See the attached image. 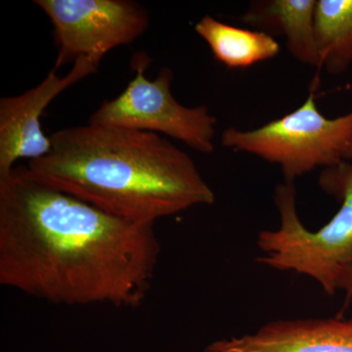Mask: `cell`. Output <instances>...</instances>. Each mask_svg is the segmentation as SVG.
I'll list each match as a JSON object with an SVG mask.
<instances>
[{
	"mask_svg": "<svg viewBox=\"0 0 352 352\" xmlns=\"http://www.w3.org/2000/svg\"><path fill=\"white\" fill-rule=\"evenodd\" d=\"M315 32L319 69L346 73L352 66V0H317Z\"/></svg>",
	"mask_w": 352,
	"mask_h": 352,
	"instance_id": "cell-11",
	"label": "cell"
},
{
	"mask_svg": "<svg viewBox=\"0 0 352 352\" xmlns=\"http://www.w3.org/2000/svg\"><path fill=\"white\" fill-rule=\"evenodd\" d=\"M50 138L48 154L28 164L32 176L113 217L155 226L215 201L191 157L159 134L88 124Z\"/></svg>",
	"mask_w": 352,
	"mask_h": 352,
	"instance_id": "cell-2",
	"label": "cell"
},
{
	"mask_svg": "<svg viewBox=\"0 0 352 352\" xmlns=\"http://www.w3.org/2000/svg\"><path fill=\"white\" fill-rule=\"evenodd\" d=\"M314 90L300 107L263 126L248 131L228 127L222 132V145L277 164L285 182L351 162L352 111L329 119L317 107Z\"/></svg>",
	"mask_w": 352,
	"mask_h": 352,
	"instance_id": "cell-4",
	"label": "cell"
},
{
	"mask_svg": "<svg viewBox=\"0 0 352 352\" xmlns=\"http://www.w3.org/2000/svg\"><path fill=\"white\" fill-rule=\"evenodd\" d=\"M99 64L80 58L66 76H58L53 68L36 87L0 99V178L12 171L18 160L34 161L48 154L50 138L41 124L44 110L65 90L94 74Z\"/></svg>",
	"mask_w": 352,
	"mask_h": 352,
	"instance_id": "cell-7",
	"label": "cell"
},
{
	"mask_svg": "<svg viewBox=\"0 0 352 352\" xmlns=\"http://www.w3.org/2000/svg\"><path fill=\"white\" fill-rule=\"evenodd\" d=\"M132 59L135 75L126 89L112 100L104 101L88 124L163 133L201 154H212L217 120L210 108L187 107L176 100L171 92L173 73L170 68L164 67L150 80L146 76L149 66L146 53H138Z\"/></svg>",
	"mask_w": 352,
	"mask_h": 352,
	"instance_id": "cell-5",
	"label": "cell"
},
{
	"mask_svg": "<svg viewBox=\"0 0 352 352\" xmlns=\"http://www.w3.org/2000/svg\"><path fill=\"white\" fill-rule=\"evenodd\" d=\"M205 352H352V318L276 320L212 342Z\"/></svg>",
	"mask_w": 352,
	"mask_h": 352,
	"instance_id": "cell-8",
	"label": "cell"
},
{
	"mask_svg": "<svg viewBox=\"0 0 352 352\" xmlns=\"http://www.w3.org/2000/svg\"><path fill=\"white\" fill-rule=\"evenodd\" d=\"M161 245L154 226L119 219L48 186L28 166L0 178V283L67 307L145 302Z\"/></svg>",
	"mask_w": 352,
	"mask_h": 352,
	"instance_id": "cell-1",
	"label": "cell"
},
{
	"mask_svg": "<svg viewBox=\"0 0 352 352\" xmlns=\"http://www.w3.org/2000/svg\"><path fill=\"white\" fill-rule=\"evenodd\" d=\"M316 6L317 0H256L250 3L241 22L273 38L281 36L292 56L319 68Z\"/></svg>",
	"mask_w": 352,
	"mask_h": 352,
	"instance_id": "cell-9",
	"label": "cell"
},
{
	"mask_svg": "<svg viewBox=\"0 0 352 352\" xmlns=\"http://www.w3.org/2000/svg\"><path fill=\"white\" fill-rule=\"evenodd\" d=\"M320 188L340 203L337 214L316 231L308 230L296 210L295 183L278 184L274 203L280 215L276 230L258 234V263L314 279L324 293L335 296L342 277L352 270V161L324 168Z\"/></svg>",
	"mask_w": 352,
	"mask_h": 352,
	"instance_id": "cell-3",
	"label": "cell"
},
{
	"mask_svg": "<svg viewBox=\"0 0 352 352\" xmlns=\"http://www.w3.org/2000/svg\"><path fill=\"white\" fill-rule=\"evenodd\" d=\"M54 27V69L80 58L100 63L119 46L133 43L149 27L144 7L131 0H36Z\"/></svg>",
	"mask_w": 352,
	"mask_h": 352,
	"instance_id": "cell-6",
	"label": "cell"
},
{
	"mask_svg": "<svg viewBox=\"0 0 352 352\" xmlns=\"http://www.w3.org/2000/svg\"><path fill=\"white\" fill-rule=\"evenodd\" d=\"M340 289L344 292L346 298H344V305H342V309L340 310L338 317H344L347 308L349 307L352 302V270L347 272L342 277V281L340 283Z\"/></svg>",
	"mask_w": 352,
	"mask_h": 352,
	"instance_id": "cell-12",
	"label": "cell"
},
{
	"mask_svg": "<svg viewBox=\"0 0 352 352\" xmlns=\"http://www.w3.org/2000/svg\"><path fill=\"white\" fill-rule=\"evenodd\" d=\"M194 29L208 44L215 60L229 69L249 68L280 53V44L270 34L234 27L210 15L199 20Z\"/></svg>",
	"mask_w": 352,
	"mask_h": 352,
	"instance_id": "cell-10",
	"label": "cell"
}]
</instances>
